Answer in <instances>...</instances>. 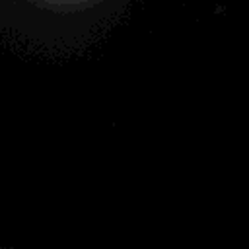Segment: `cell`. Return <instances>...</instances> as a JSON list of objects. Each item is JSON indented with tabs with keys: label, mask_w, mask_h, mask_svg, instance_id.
Segmentation results:
<instances>
[{
	"label": "cell",
	"mask_w": 249,
	"mask_h": 249,
	"mask_svg": "<svg viewBox=\"0 0 249 249\" xmlns=\"http://www.w3.org/2000/svg\"><path fill=\"white\" fill-rule=\"evenodd\" d=\"M132 0H0V29L41 49H76L109 27Z\"/></svg>",
	"instance_id": "obj_1"
},
{
	"label": "cell",
	"mask_w": 249,
	"mask_h": 249,
	"mask_svg": "<svg viewBox=\"0 0 249 249\" xmlns=\"http://www.w3.org/2000/svg\"><path fill=\"white\" fill-rule=\"evenodd\" d=\"M0 249H8V247H0Z\"/></svg>",
	"instance_id": "obj_2"
}]
</instances>
